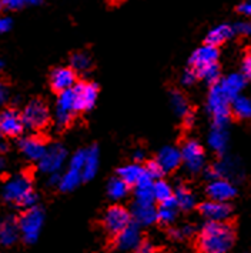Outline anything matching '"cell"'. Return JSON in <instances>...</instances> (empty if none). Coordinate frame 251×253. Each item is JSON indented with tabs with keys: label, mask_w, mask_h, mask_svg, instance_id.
<instances>
[{
	"label": "cell",
	"mask_w": 251,
	"mask_h": 253,
	"mask_svg": "<svg viewBox=\"0 0 251 253\" xmlns=\"http://www.w3.org/2000/svg\"><path fill=\"white\" fill-rule=\"evenodd\" d=\"M236 242L234 227L227 222H206L197 238L200 253H228Z\"/></svg>",
	"instance_id": "cell-1"
},
{
	"label": "cell",
	"mask_w": 251,
	"mask_h": 253,
	"mask_svg": "<svg viewBox=\"0 0 251 253\" xmlns=\"http://www.w3.org/2000/svg\"><path fill=\"white\" fill-rule=\"evenodd\" d=\"M3 199L26 209L36 206L37 196L33 192L30 177L27 174H16L9 179L3 187Z\"/></svg>",
	"instance_id": "cell-2"
},
{
	"label": "cell",
	"mask_w": 251,
	"mask_h": 253,
	"mask_svg": "<svg viewBox=\"0 0 251 253\" xmlns=\"http://www.w3.org/2000/svg\"><path fill=\"white\" fill-rule=\"evenodd\" d=\"M207 110L215 127H227L231 119V100L223 93L218 83L213 84L207 97Z\"/></svg>",
	"instance_id": "cell-3"
},
{
	"label": "cell",
	"mask_w": 251,
	"mask_h": 253,
	"mask_svg": "<svg viewBox=\"0 0 251 253\" xmlns=\"http://www.w3.org/2000/svg\"><path fill=\"white\" fill-rule=\"evenodd\" d=\"M43 222H44V213L37 206L29 208L23 212L17 223H19L20 236L26 243H35L39 239Z\"/></svg>",
	"instance_id": "cell-4"
},
{
	"label": "cell",
	"mask_w": 251,
	"mask_h": 253,
	"mask_svg": "<svg viewBox=\"0 0 251 253\" xmlns=\"http://www.w3.org/2000/svg\"><path fill=\"white\" fill-rule=\"evenodd\" d=\"M22 119L25 127H29L32 130H41L50 122V110L43 100L35 99L23 109Z\"/></svg>",
	"instance_id": "cell-5"
},
{
	"label": "cell",
	"mask_w": 251,
	"mask_h": 253,
	"mask_svg": "<svg viewBox=\"0 0 251 253\" xmlns=\"http://www.w3.org/2000/svg\"><path fill=\"white\" fill-rule=\"evenodd\" d=\"M132 222L130 211H127L126 208L120 205L110 206L103 214V227L111 236H117L120 232L124 230Z\"/></svg>",
	"instance_id": "cell-6"
},
{
	"label": "cell",
	"mask_w": 251,
	"mask_h": 253,
	"mask_svg": "<svg viewBox=\"0 0 251 253\" xmlns=\"http://www.w3.org/2000/svg\"><path fill=\"white\" fill-rule=\"evenodd\" d=\"M77 115L76 105H74V94L73 89L66 90L63 93H59L56 106H54V120L59 127H66L69 126L74 116Z\"/></svg>",
	"instance_id": "cell-7"
},
{
	"label": "cell",
	"mask_w": 251,
	"mask_h": 253,
	"mask_svg": "<svg viewBox=\"0 0 251 253\" xmlns=\"http://www.w3.org/2000/svg\"><path fill=\"white\" fill-rule=\"evenodd\" d=\"M181 162L190 173H197L204 166V149L194 139H188L180 149Z\"/></svg>",
	"instance_id": "cell-8"
},
{
	"label": "cell",
	"mask_w": 251,
	"mask_h": 253,
	"mask_svg": "<svg viewBox=\"0 0 251 253\" xmlns=\"http://www.w3.org/2000/svg\"><path fill=\"white\" fill-rule=\"evenodd\" d=\"M73 94L77 113L87 112L96 105L99 96V86L93 82H77L73 87Z\"/></svg>",
	"instance_id": "cell-9"
},
{
	"label": "cell",
	"mask_w": 251,
	"mask_h": 253,
	"mask_svg": "<svg viewBox=\"0 0 251 253\" xmlns=\"http://www.w3.org/2000/svg\"><path fill=\"white\" fill-rule=\"evenodd\" d=\"M67 160V150L62 145L47 147L44 156L39 160L40 172L47 174L59 173Z\"/></svg>",
	"instance_id": "cell-10"
},
{
	"label": "cell",
	"mask_w": 251,
	"mask_h": 253,
	"mask_svg": "<svg viewBox=\"0 0 251 253\" xmlns=\"http://www.w3.org/2000/svg\"><path fill=\"white\" fill-rule=\"evenodd\" d=\"M198 211L203 217L207 219V222H227L233 213V209L227 202H215V200L203 202L198 206Z\"/></svg>",
	"instance_id": "cell-11"
},
{
	"label": "cell",
	"mask_w": 251,
	"mask_h": 253,
	"mask_svg": "<svg viewBox=\"0 0 251 253\" xmlns=\"http://www.w3.org/2000/svg\"><path fill=\"white\" fill-rule=\"evenodd\" d=\"M142 242L140 226L132 222L117 236H114V248L120 252H134Z\"/></svg>",
	"instance_id": "cell-12"
},
{
	"label": "cell",
	"mask_w": 251,
	"mask_h": 253,
	"mask_svg": "<svg viewBox=\"0 0 251 253\" xmlns=\"http://www.w3.org/2000/svg\"><path fill=\"white\" fill-rule=\"evenodd\" d=\"M77 83V73L69 66L56 67L50 75V86L56 93L70 90Z\"/></svg>",
	"instance_id": "cell-13"
},
{
	"label": "cell",
	"mask_w": 251,
	"mask_h": 253,
	"mask_svg": "<svg viewBox=\"0 0 251 253\" xmlns=\"http://www.w3.org/2000/svg\"><path fill=\"white\" fill-rule=\"evenodd\" d=\"M25 123L22 119V113L14 109H4L0 112V132L3 136L16 137L23 132Z\"/></svg>",
	"instance_id": "cell-14"
},
{
	"label": "cell",
	"mask_w": 251,
	"mask_h": 253,
	"mask_svg": "<svg viewBox=\"0 0 251 253\" xmlns=\"http://www.w3.org/2000/svg\"><path fill=\"white\" fill-rule=\"evenodd\" d=\"M220 52L217 47L210 44H203L196 49L188 59V67L194 72L206 66H210L213 63H218Z\"/></svg>",
	"instance_id": "cell-15"
},
{
	"label": "cell",
	"mask_w": 251,
	"mask_h": 253,
	"mask_svg": "<svg viewBox=\"0 0 251 253\" xmlns=\"http://www.w3.org/2000/svg\"><path fill=\"white\" fill-rule=\"evenodd\" d=\"M207 196L210 200L215 202H228L237 195V189L231 180L227 179H215L210 180L209 186L206 189Z\"/></svg>",
	"instance_id": "cell-16"
},
{
	"label": "cell",
	"mask_w": 251,
	"mask_h": 253,
	"mask_svg": "<svg viewBox=\"0 0 251 253\" xmlns=\"http://www.w3.org/2000/svg\"><path fill=\"white\" fill-rule=\"evenodd\" d=\"M132 220L139 226H150L157 222V209L153 203L145 202H134L130 209Z\"/></svg>",
	"instance_id": "cell-17"
},
{
	"label": "cell",
	"mask_w": 251,
	"mask_h": 253,
	"mask_svg": "<svg viewBox=\"0 0 251 253\" xmlns=\"http://www.w3.org/2000/svg\"><path fill=\"white\" fill-rule=\"evenodd\" d=\"M238 174H240V166L237 162L233 159L220 160V162L212 165L206 172L207 179H210V180H215V179L231 180L233 177H237Z\"/></svg>",
	"instance_id": "cell-18"
},
{
	"label": "cell",
	"mask_w": 251,
	"mask_h": 253,
	"mask_svg": "<svg viewBox=\"0 0 251 253\" xmlns=\"http://www.w3.org/2000/svg\"><path fill=\"white\" fill-rule=\"evenodd\" d=\"M19 146L27 159L33 160V162H39L47 150L44 140L37 136H27V137L20 139Z\"/></svg>",
	"instance_id": "cell-19"
},
{
	"label": "cell",
	"mask_w": 251,
	"mask_h": 253,
	"mask_svg": "<svg viewBox=\"0 0 251 253\" xmlns=\"http://www.w3.org/2000/svg\"><path fill=\"white\" fill-rule=\"evenodd\" d=\"M246 78L241 73H231L227 78L220 79L218 84L223 90V93L233 102L237 96H240L241 90L246 87Z\"/></svg>",
	"instance_id": "cell-20"
},
{
	"label": "cell",
	"mask_w": 251,
	"mask_h": 253,
	"mask_svg": "<svg viewBox=\"0 0 251 253\" xmlns=\"http://www.w3.org/2000/svg\"><path fill=\"white\" fill-rule=\"evenodd\" d=\"M20 236L19 223L12 216H6L0 219V245L12 246Z\"/></svg>",
	"instance_id": "cell-21"
},
{
	"label": "cell",
	"mask_w": 251,
	"mask_h": 253,
	"mask_svg": "<svg viewBox=\"0 0 251 253\" xmlns=\"http://www.w3.org/2000/svg\"><path fill=\"white\" fill-rule=\"evenodd\" d=\"M157 162L160 163V166L163 168V170L167 172H173L176 170L183 162H181V153L180 149L174 146H166L163 147L157 155Z\"/></svg>",
	"instance_id": "cell-22"
},
{
	"label": "cell",
	"mask_w": 251,
	"mask_h": 253,
	"mask_svg": "<svg viewBox=\"0 0 251 253\" xmlns=\"http://www.w3.org/2000/svg\"><path fill=\"white\" fill-rule=\"evenodd\" d=\"M236 35L234 32V26L233 25H227V23H221L218 26L213 27L212 30L207 33L206 36V44H210L214 47L221 46L227 40H230Z\"/></svg>",
	"instance_id": "cell-23"
},
{
	"label": "cell",
	"mask_w": 251,
	"mask_h": 253,
	"mask_svg": "<svg viewBox=\"0 0 251 253\" xmlns=\"http://www.w3.org/2000/svg\"><path fill=\"white\" fill-rule=\"evenodd\" d=\"M173 198H174L176 203H177L179 211L188 212V211L194 209V206H196V196L191 192V189L187 187L185 185H179V186L176 187Z\"/></svg>",
	"instance_id": "cell-24"
},
{
	"label": "cell",
	"mask_w": 251,
	"mask_h": 253,
	"mask_svg": "<svg viewBox=\"0 0 251 253\" xmlns=\"http://www.w3.org/2000/svg\"><path fill=\"white\" fill-rule=\"evenodd\" d=\"M143 174H144V168L136 162L130 163V165H126V166H121L117 170V177H120L129 186H136Z\"/></svg>",
	"instance_id": "cell-25"
},
{
	"label": "cell",
	"mask_w": 251,
	"mask_h": 253,
	"mask_svg": "<svg viewBox=\"0 0 251 253\" xmlns=\"http://www.w3.org/2000/svg\"><path fill=\"white\" fill-rule=\"evenodd\" d=\"M228 145V133L225 127H215L213 126L212 132L209 134V146L217 155H224Z\"/></svg>",
	"instance_id": "cell-26"
},
{
	"label": "cell",
	"mask_w": 251,
	"mask_h": 253,
	"mask_svg": "<svg viewBox=\"0 0 251 253\" xmlns=\"http://www.w3.org/2000/svg\"><path fill=\"white\" fill-rule=\"evenodd\" d=\"M153 183L154 180L145 173L140 177V180L136 185V200L137 202H145V203H153L154 196H153Z\"/></svg>",
	"instance_id": "cell-27"
},
{
	"label": "cell",
	"mask_w": 251,
	"mask_h": 253,
	"mask_svg": "<svg viewBox=\"0 0 251 253\" xmlns=\"http://www.w3.org/2000/svg\"><path fill=\"white\" fill-rule=\"evenodd\" d=\"M99 169V149L96 146L86 149V160L84 166L81 170V177L83 180H90L93 179Z\"/></svg>",
	"instance_id": "cell-28"
},
{
	"label": "cell",
	"mask_w": 251,
	"mask_h": 253,
	"mask_svg": "<svg viewBox=\"0 0 251 253\" xmlns=\"http://www.w3.org/2000/svg\"><path fill=\"white\" fill-rule=\"evenodd\" d=\"M170 106H172L174 115L179 116L181 120L185 119L188 115L194 113L191 110L190 105H188L184 94L181 93V92H179V90H172L170 92Z\"/></svg>",
	"instance_id": "cell-29"
},
{
	"label": "cell",
	"mask_w": 251,
	"mask_h": 253,
	"mask_svg": "<svg viewBox=\"0 0 251 253\" xmlns=\"http://www.w3.org/2000/svg\"><path fill=\"white\" fill-rule=\"evenodd\" d=\"M177 211H179V208H177L174 198L167 202H163L157 208V220L163 225H172L177 217Z\"/></svg>",
	"instance_id": "cell-30"
},
{
	"label": "cell",
	"mask_w": 251,
	"mask_h": 253,
	"mask_svg": "<svg viewBox=\"0 0 251 253\" xmlns=\"http://www.w3.org/2000/svg\"><path fill=\"white\" fill-rule=\"evenodd\" d=\"M83 180L81 173L79 170H74V169H67L65 173L62 174L60 177V183H59V189L62 192H72L73 189L79 186L80 182Z\"/></svg>",
	"instance_id": "cell-31"
},
{
	"label": "cell",
	"mask_w": 251,
	"mask_h": 253,
	"mask_svg": "<svg viewBox=\"0 0 251 253\" xmlns=\"http://www.w3.org/2000/svg\"><path fill=\"white\" fill-rule=\"evenodd\" d=\"M231 113L240 119H251V99L237 96L231 102Z\"/></svg>",
	"instance_id": "cell-32"
},
{
	"label": "cell",
	"mask_w": 251,
	"mask_h": 253,
	"mask_svg": "<svg viewBox=\"0 0 251 253\" xmlns=\"http://www.w3.org/2000/svg\"><path fill=\"white\" fill-rule=\"evenodd\" d=\"M92 57L86 52H76L70 57V67L77 73H86L92 69Z\"/></svg>",
	"instance_id": "cell-33"
},
{
	"label": "cell",
	"mask_w": 251,
	"mask_h": 253,
	"mask_svg": "<svg viewBox=\"0 0 251 253\" xmlns=\"http://www.w3.org/2000/svg\"><path fill=\"white\" fill-rule=\"evenodd\" d=\"M173 195H174V190L166 180H163V179L154 180V183H153V196H154L156 202H159V203L167 202V200L172 199Z\"/></svg>",
	"instance_id": "cell-34"
},
{
	"label": "cell",
	"mask_w": 251,
	"mask_h": 253,
	"mask_svg": "<svg viewBox=\"0 0 251 253\" xmlns=\"http://www.w3.org/2000/svg\"><path fill=\"white\" fill-rule=\"evenodd\" d=\"M107 193H108L110 199H123L129 193V185L124 183L120 177H113L107 185Z\"/></svg>",
	"instance_id": "cell-35"
},
{
	"label": "cell",
	"mask_w": 251,
	"mask_h": 253,
	"mask_svg": "<svg viewBox=\"0 0 251 253\" xmlns=\"http://www.w3.org/2000/svg\"><path fill=\"white\" fill-rule=\"evenodd\" d=\"M194 73L197 75V79L204 80L212 86L220 82V66H218V63H213L210 66L203 67Z\"/></svg>",
	"instance_id": "cell-36"
},
{
	"label": "cell",
	"mask_w": 251,
	"mask_h": 253,
	"mask_svg": "<svg viewBox=\"0 0 251 253\" xmlns=\"http://www.w3.org/2000/svg\"><path fill=\"white\" fill-rule=\"evenodd\" d=\"M196 229L193 225H184L181 227H173L169 230V235L170 238H173L174 240H183L187 239V238H191L194 235Z\"/></svg>",
	"instance_id": "cell-37"
},
{
	"label": "cell",
	"mask_w": 251,
	"mask_h": 253,
	"mask_svg": "<svg viewBox=\"0 0 251 253\" xmlns=\"http://www.w3.org/2000/svg\"><path fill=\"white\" fill-rule=\"evenodd\" d=\"M144 172L153 180H160L164 174H166V172L163 170V168L160 166V163L157 162V160H150V162H147L144 166Z\"/></svg>",
	"instance_id": "cell-38"
},
{
	"label": "cell",
	"mask_w": 251,
	"mask_h": 253,
	"mask_svg": "<svg viewBox=\"0 0 251 253\" xmlns=\"http://www.w3.org/2000/svg\"><path fill=\"white\" fill-rule=\"evenodd\" d=\"M84 160H86V149L77 150V152L72 156L69 168H70V169H74V170H79L80 173H81L83 166H84Z\"/></svg>",
	"instance_id": "cell-39"
},
{
	"label": "cell",
	"mask_w": 251,
	"mask_h": 253,
	"mask_svg": "<svg viewBox=\"0 0 251 253\" xmlns=\"http://www.w3.org/2000/svg\"><path fill=\"white\" fill-rule=\"evenodd\" d=\"M234 26L236 35L241 36H251V20H244V22H238Z\"/></svg>",
	"instance_id": "cell-40"
},
{
	"label": "cell",
	"mask_w": 251,
	"mask_h": 253,
	"mask_svg": "<svg viewBox=\"0 0 251 253\" xmlns=\"http://www.w3.org/2000/svg\"><path fill=\"white\" fill-rule=\"evenodd\" d=\"M241 75L246 78V80H251V52L247 53L243 59L241 63Z\"/></svg>",
	"instance_id": "cell-41"
},
{
	"label": "cell",
	"mask_w": 251,
	"mask_h": 253,
	"mask_svg": "<svg viewBox=\"0 0 251 253\" xmlns=\"http://www.w3.org/2000/svg\"><path fill=\"white\" fill-rule=\"evenodd\" d=\"M196 80H197V75L194 73V70H191L190 67L185 69L183 72V76H181V83L184 86H191V84H194Z\"/></svg>",
	"instance_id": "cell-42"
},
{
	"label": "cell",
	"mask_w": 251,
	"mask_h": 253,
	"mask_svg": "<svg viewBox=\"0 0 251 253\" xmlns=\"http://www.w3.org/2000/svg\"><path fill=\"white\" fill-rule=\"evenodd\" d=\"M134 253H156V246L148 240H142Z\"/></svg>",
	"instance_id": "cell-43"
},
{
	"label": "cell",
	"mask_w": 251,
	"mask_h": 253,
	"mask_svg": "<svg viewBox=\"0 0 251 253\" xmlns=\"http://www.w3.org/2000/svg\"><path fill=\"white\" fill-rule=\"evenodd\" d=\"M26 6V0H3V7L9 10H19Z\"/></svg>",
	"instance_id": "cell-44"
},
{
	"label": "cell",
	"mask_w": 251,
	"mask_h": 253,
	"mask_svg": "<svg viewBox=\"0 0 251 253\" xmlns=\"http://www.w3.org/2000/svg\"><path fill=\"white\" fill-rule=\"evenodd\" d=\"M237 12L246 17H251V0H246L237 6Z\"/></svg>",
	"instance_id": "cell-45"
},
{
	"label": "cell",
	"mask_w": 251,
	"mask_h": 253,
	"mask_svg": "<svg viewBox=\"0 0 251 253\" xmlns=\"http://www.w3.org/2000/svg\"><path fill=\"white\" fill-rule=\"evenodd\" d=\"M12 29V19L6 16H0V33H6Z\"/></svg>",
	"instance_id": "cell-46"
},
{
	"label": "cell",
	"mask_w": 251,
	"mask_h": 253,
	"mask_svg": "<svg viewBox=\"0 0 251 253\" xmlns=\"http://www.w3.org/2000/svg\"><path fill=\"white\" fill-rule=\"evenodd\" d=\"M7 99V89L6 86L0 82V105H3Z\"/></svg>",
	"instance_id": "cell-47"
},
{
	"label": "cell",
	"mask_w": 251,
	"mask_h": 253,
	"mask_svg": "<svg viewBox=\"0 0 251 253\" xmlns=\"http://www.w3.org/2000/svg\"><path fill=\"white\" fill-rule=\"evenodd\" d=\"M50 176V180H49V183L50 185H54V186H59V183H60V174L59 173H53V174H49Z\"/></svg>",
	"instance_id": "cell-48"
},
{
	"label": "cell",
	"mask_w": 251,
	"mask_h": 253,
	"mask_svg": "<svg viewBox=\"0 0 251 253\" xmlns=\"http://www.w3.org/2000/svg\"><path fill=\"white\" fill-rule=\"evenodd\" d=\"M134 160H136V163H140L142 160H144V152L143 150L134 152Z\"/></svg>",
	"instance_id": "cell-49"
},
{
	"label": "cell",
	"mask_w": 251,
	"mask_h": 253,
	"mask_svg": "<svg viewBox=\"0 0 251 253\" xmlns=\"http://www.w3.org/2000/svg\"><path fill=\"white\" fill-rule=\"evenodd\" d=\"M41 0H26V6H39Z\"/></svg>",
	"instance_id": "cell-50"
},
{
	"label": "cell",
	"mask_w": 251,
	"mask_h": 253,
	"mask_svg": "<svg viewBox=\"0 0 251 253\" xmlns=\"http://www.w3.org/2000/svg\"><path fill=\"white\" fill-rule=\"evenodd\" d=\"M4 166H6V162H4V159H3V158L0 156V172H1L3 169H4Z\"/></svg>",
	"instance_id": "cell-51"
},
{
	"label": "cell",
	"mask_w": 251,
	"mask_h": 253,
	"mask_svg": "<svg viewBox=\"0 0 251 253\" xmlns=\"http://www.w3.org/2000/svg\"><path fill=\"white\" fill-rule=\"evenodd\" d=\"M6 150H7V145L3 143V142H0V152H6Z\"/></svg>",
	"instance_id": "cell-52"
},
{
	"label": "cell",
	"mask_w": 251,
	"mask_h": 253,
	"mask_svg": "<svg viewBox=\"0 0 251 253\" xmlns=\"http://www.w3.org/2000/svg\"><path fill=\"white\" fill-rule=\"evenodd\" d=\"M3 9V0H0V10Z\"/></svg>",
	"instance_id": "cell-53"
},
{
	"label": "cell",
	"mask_w": 251,
	"mask_h": 253,
	"mask_svg": "<svg viewBox=\"0 0 251 253\" xmlns=\"http://www.w3.org/2000/svg\"><path fill=\"white\" fill-rule=\"evenodd\" d=\"M1 66H3V63H1V60H0V69H1Z\"/></svg>",
	"instance_id": "cell-54"
},
{
	"label": "cell",
	"mask_w": 251,
	"mask_h": 253,
	"mask_svg": "<svg viewBox=\"0 0 251 253\" xmlns=\"http://www.w3.org/2000/svg\"><path fill=\"white\" fill-rule=\"evenodd\" d=\"M1 136H3V134H1V132H0V139H1Z\"/></svg>",
	"instance_id": "cell-55"
}]
</instances>
